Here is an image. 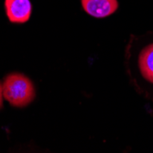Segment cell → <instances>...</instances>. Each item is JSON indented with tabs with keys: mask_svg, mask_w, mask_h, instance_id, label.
I'll return each instance as SVG.
<instances>
[{
	"mask_svg": "<svg viewBox=\"0 0 153 153\" xmlns=\"http://www.w3.org/2000/svg\"><path fill=\"white\" fill-rule=\"evenodd\" d=\"M81 3L83 10L95 19L107 18L118 8L117 0H81Z\"/></svg>",
	"mask_w": 153,
	"mask_h": 153,
	"instance_id": "7a4b0ae2",
	"label": "cell"
},
{
	"mask_svg": "<svg viewBox=\"0 0 153 153\" xmlns=\"http://www.w3.org/2000/svg\"><path fill=\"white\" fill-rule=\"evenodd\" d=\"M3 95L11 105L24 107L34 99V85L30 78L24 74H10L3 82Z\"/></svg>",
	"mask_w": 153,
	"mask_h": 153,
	"instance_id": "6da1fadb",
	"label": "cell"
},
{
	"mask_svg": "<svg viewBox=\"0 0 153 153\" xmlns=\"http://www.w3.org/2000/svg\"><path fill=\"white\" fill-rule=\"evenodd\" d=\"M3 85L0 83V108L3 105Z\"/></svg>",
	"mask_w": 153,
	"mask_h": 153,
	"instance_id": "5b68a950",
	"label": "cell"
},
{
	"mask_svg": "<svg viewBox=\"0 0 153 153\" xmlns=\"http://www.w3.org/2000/svg\"><path fill=\"white\" fill-rule=\"evenodd\" d=\"M7 16L12 23H25L30 19L32 6L30 0H5Z\"/></svg>",
	"mask_w": 153,
	"mask_h": 153,
	"instance_id": "3957f363",
	"label": "cell"
},
{
	"mask_svg": "<svg viewBox=\"0 0 153 153\" xmlns=\"http://www.w3.org/2000/svg\"><path fill=\"white\" fill-rule=\"evenodd\" d=\"M137 67L140 77L153 85V42L144 46L137 54Z\"/></svg>",
	"mask_w": 153,
	"mask_h": 153,
	"instance_id": "277c9868",
	"label": "cell"
}]
</instances>
